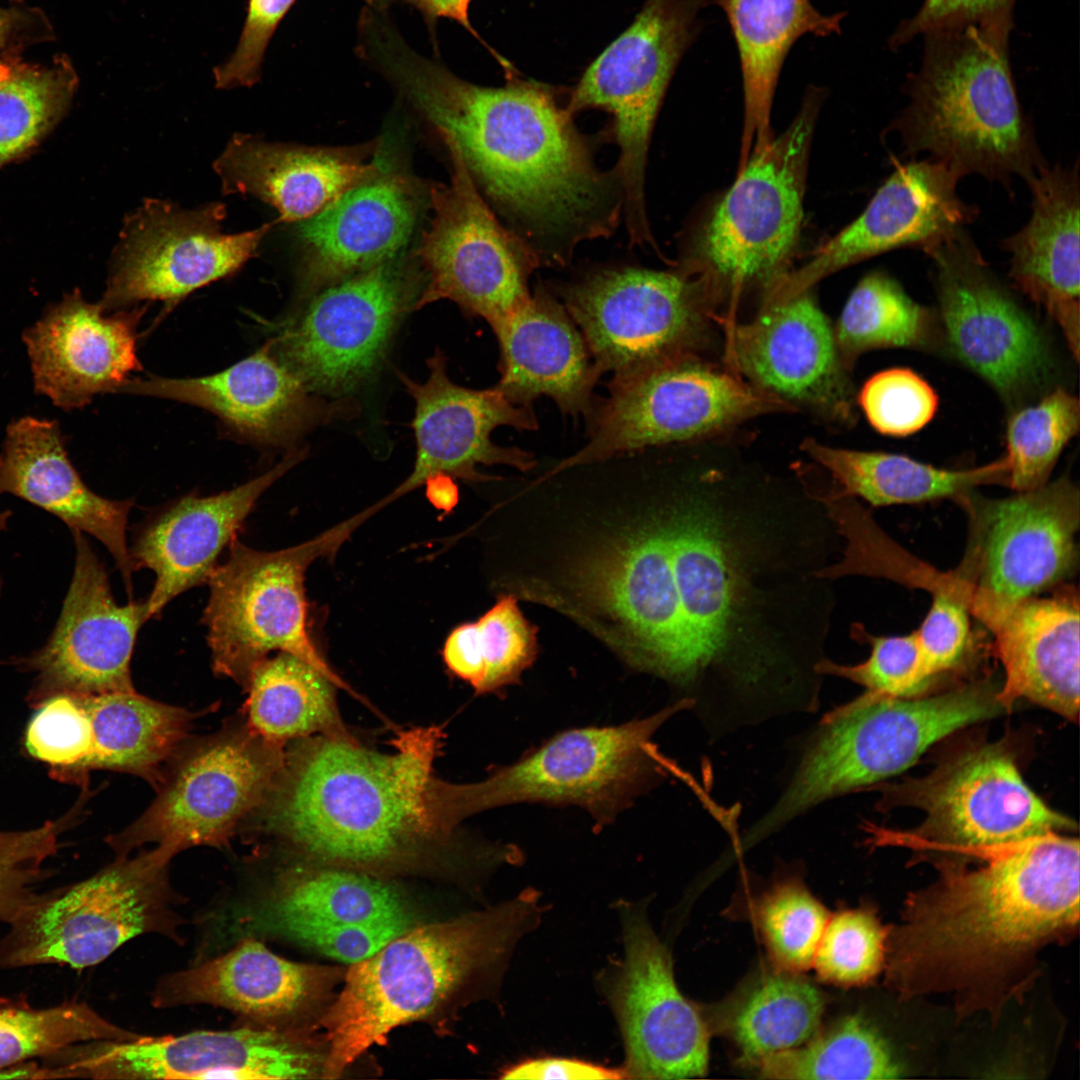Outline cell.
Wrapping results in <instances>:
<instances>
[{"label":"cell","instance_id":"obj_3","mask_svg":"<svg viewBox=\"0 0 1080 1080\" xmlns=\"http://www.w3.org/2000/svg\"><path fill=\"white\" fill-rule=\"evenodd\" d=\"M443 734L401 732L395 752L354 738L292 741L263 803L250 815L260 830L319 860L376 865L401 859L435 838L428 789Z\"/></svg>","mask_w":1080,"mask_h":1080},{"label":"cell","instance_id":"obj_45","mask_svg":"<svg viewBox=\"0 0 1080 1080\" xmlns=\"http://www.w3.org/2000/svg\"><path fill=\"white\" fill-rule=\"evenodd\" d=\"M78 79L66 57L50 65L0 62V167L31 151L67 111Z\"/></svg>","mask_w":1080,"mask_h":1080},{"label":"cell","instance_id":"obj_53","mask_svg":"<svg viewBox=\"0 0 1080 1080\" xmlns=\"http://www.w3.org/2000/svg\"><path fill=\"white\" fill-rule=\"evenodd\" d=\"M859 403L881 434L903 437L918 432L934 417L938 396L933 387L908 368L883 370L866 381Z\"/></svg>","mask_w":1080,"mask_h":1080},{"label":"cell","instance_id":"obj_46","mask_svg":"<svg viewBox=\"0 0 1080 1080\" xmlns=\"http://www.w3.org/2000/svg\"><path fill=\"white\" fill-rule=\"evenodd\" d=\"M758 1065L763 1077L777 1079H890L904 1072L888 1042L870 1023L856 1016Z\"/></svg>","mask_w":1080,"mask_h":1080},{"label":"cell","instance_id":"obj_64","mask_svg":"<svg viewBox=\"0 0 1080 1080\" xmlns=\"http://www.w3.org/2000/svg\"><path fill=\"white\" fill-rule=\"evenodd\" d=\"M10 515H11L10 511L0 512V531L3 530V529H6L7 522H8V519H9ZM0 590H1V580H0Z\"/></svg>","mask_w":1080,"mask_h":1080},{"label":"cell","instance_id":"obj_19","mask_svg":"<svg viewBox=\"0 0 1080 1080\" xmlns=\"http://www.w3.org/2000/svg\"><path fill=\"white\" fill-rule=\"evenodd\" d=\"M225 206L187 209L145 200L128 215L115 248L104 311L147 300L173 306L194 290L231 275L253 257L273 223L223 232Z\"/></svg>","mask_w":1080,"mask_h":1080},{"label":"cell","instance_id":"obj_18","mask_svg":"<svg viewBox=\"0 0 1080 1080\" xmlns=\"http://www.w3.org/2000/svg\"><path fill=\"white\" fill-rule=\"evenodd\" d=\"M699 284L639 267L591 272L564 289L599 372L623 378L686 357L702 328Z\"/></svg>","mask_w":1080,"mask_h":1080},{"label":"cell","instance_id":"obj_12","mask_svg":"<svg viewBox=\"0 0 1080 1080\" xmlns=\"http://www.w3.org/2000/svg\"><path fill=\"white\" fill-rule=\"evenodd\" d=\"M345 537L337 526L279 551L254 550L236 539L230 544L228 559L207 581L210 595L203 614L217 675L245 688L258 663L278 650L306 660L349 690L309 635L305 593L307 567L334 552Z\"/></svg>","mask_w":1080,"mask_h":1080},{"label":"cell","instance_id":"obj_8","mask_svg":"<svg viewBox=\"0 0 1080 1080\" xmlns=\"http://www.w3.org/2000/svg\"><path fill=\"white\" fill-rule=\"evenodd\" d=\"M173 856L154 847L117 855L93 876L37 894L0 938V969L96 965L144 934L178 940L182 919L168 869Z\"/></svg>","mask_w":1080,"mask_h":1080},{"label":"cell","instance_id":"obj_49","mask_svg":"<svg viewBox=\"0 0 1080 1080\" xmlns=\"http://www.w3.org/2000/svg\"><path fill=\"white\" fill-rule=\"evenodd\" d=\"M828 919L823 905L794 881L781 883L768 892L758 912L770 956L789 973L813 965Z\"/></svg>","mask_w":1080,"mask_h":1080},{"label":"cell","instance_id":"obj_33","mask_svg":"<svg viewBox=\"0 0 1080 1080\" xmlns=\"http://www.w3.org/2000/svg\"><path fill=\"white\" fill-rule=\"evenodd\" d=\"M117 392L199 406L242 436L269 445L297 437L313 413L309 391L278 357L272 340L219 373L184 379H131Z\"/></svg>","mask_w":1080,"mask_h":1080},{"label":"cell","instance_id":"obj_37","mask_svg":"<svg viewBox=\"0 0 1080 1080\" xmlns=\"http://www.w3.org/2000/svg\"><path fill=\"white\" fill-rule=\"evenodd\" d=\"M724 11L739 55L744 124L737 171L774 138L770 117L785 59L804 35L840 32L842 13H820L810 0H716Z\"/></svg>","mask_w":1080,"mask_h":1080},{"label":"cell","instance_id":"obj_63","mask_svg":"<svg viewBox=\"0 0 1080 1080\" xmlns=\"http://www.w3.org/2000/svg\"><path fill=\"white\" fill-rule=\"evenodd\" d=\"M31 17L18 7H0V51L8 46Z\"/></svg>","mask_w":1080,"mask_h":1080},{"label":"cell","instance_id":"obj_28","mask_svg":"<svg viewBox=\"0 0 1080 1080\" xmlns=\"http://www.w3.org/2000/svg\"><path fill=\"white\" fill-rule=\"evenodd\" d=\"M319 989L320 969L282 958L246 935L214 958L161 977L151 1000L156 1008L219 1007L242 1026L288 1033L286 1024L310 1006Z\"/></svg>","mask_w":1080,"mask_h":1080},{"label":"cell","instance_id":"obj_13","mask_svg":"<svg viewBox=\"0 0 1080 1080\" xmlns=\"http://www.w3.org/2000/svg\"><path fill=\"white\" fill-rule=\"evenodd\" d=\"M955 502L967 515L968 540L953 571L969 586L970 614L983 625L1076 570L1080 496L1069 478L1005 498L974 489Z\"/></svg>","mask_w":1080,"mask_h":1080},{"label":"cell","instance_id":"obj_31","mask_svg":"<svg viewBox=\"0 0 1080 1080\" xmlns=\"http://www.w3.org/2000/svg\"><path fill=\"white\" fill-rule=\"evenodd\" d=\"M12 494L98 539L113 556L126 589L135 569L126 541L131 500L92 492L70 462L58 424L23 417L8 428L0 453V494Z\"/></svg>","mask_w":1080,"mask_h":1080},{"label":"cell","instance_id":"obj_59","mask_svg":"<svg viewBox=\"0 0 1080 1080\" xmlns=\"http://www.w3.org/2000/svg\"><path fill=\"white\" fill-rule=\"evenodd\" d=\"M41 864L0 863V922L9 924L37 895Z\"/></svg>","mask_w":1080,"mask_h":1080},{"label":"cell","instance_id":"obj_4","mask_svg":"<svg viewBox=\"0 0 1080 1080\" xmlns=\"http://www.w3.org/2000/svg\"><path fill=\"white\" fill-rule=\"evenodd\" d=\"M1013 23L966 24L922 35L921 62L906 81L896 118L904 154L927 152L961 177L978 174L1010 187L1028 184L1047 163L1012 77Z\"/></svg>","mask_w":1080,"mask_h":1080},{"label":"cell","instance_id":"obj_6","mask_svg":"<svg viewBox=\"0 0 1080 1080\" xmlns=\"http://www.w3.org/2000/svg\"><path fill=\"white\" fill-rule=\"evenodd\" d=\"M989 679L933 695L902 698L865 691L826 713L808 739L787 785L744 834L745 846L783 828L814 806L876 784L913 765L934 743L1005 712Z\"/></svg>","mask_w":1080,"mask_h":1080},{"label":"cell","instance_id":"obj_5","mask_svg":"<svg viewBox=\"0 0 1080 1080\" xmlns=\"http://www.w3.org/2000/svg\"><path fill=\"white\" fill-rule=\"evenodd\" d=\"M529 892L490 912L412 927L352 964L322 1019L329 1042L323 1078L340 1077L391 1030L425 1017L475 970L514 944L532 915Z\"/></svg>","mask_w":1080,"mask_h":1080},{"label":"cell","instance_id":"obj_1","mask_svg":"<svg viewBox=\"0 0 1080 1080\" xmlns=\"http://www.w3.org/2000/svg\"><path fill=\"white\" fill-rule=\"evenodd\" d=\"M370 64L455 139L476 186L540 265L564 266L580 243L616 231L623 210L618 178L597 167L551 88L522 80L470 83L420 55L400 33L376 44Z\"/></svg>","mask_w":1080,"mask_h":1080},{"label":"cell","instance_id":"obj_54","mask_svg":"<svg viewBox=\"0 0 1080 1080\" xmlns=\"http://www.w3.org/2000/svg\"><path fill=\"white\" fill-rule=\"evenodd\" d=\"M92 746L90 718L79 695L61 693L48 699L26 732L28 752L57 767L87 769Z\"/></svg>","mask_w":1080,"mask_h":1080},{"label":"cell","instance_id":"obj_35","mask_svg":"<svg viewBox=\"0 0 1080 1080\" xmlns=\"http://www.w3.org/2000/svg\"><path fill=\"white\" fill-rule=\"evenodd\" d=\"M225 194L252 195L278 213L276 222H302L350 189L380 174L344 150L271 143L255 135L231 138L214 163Z\"/></svg>","mask_w":1080,"mask_h":1080},{"label":"cell","instance_id":"obj_25","mask_svg":"<svg viewBox=\"0 0 1080 1080\" xmlns=\"http://www.w3.org/2000/svg\"><path fill=\"white\" fill-rule=\"evenodd\" d=\"M74 572L60 617L46 645L31 659L44 688L95 695L134 690L130 661L146 602L120 606L108 575L83 533L72 530Z\"/></svg>","mask_w":1080,"mask_h":1080},{"label":"cell","instance_id":"obj_29","mask_svg":"<svg viewBox=\"0 0 1080 1080\" xmlns=\"http://www.w3.org/2000/svg\"><path fill=\"white\" fill-rule=\"evenodd\" d=\"M305 457L289 452L266 473L208 497L186 496L150 521L130 552L135 568L155 573L146 599L148 619L176 596L207 583L223 549L230 545L262 493Z\"/></svg>","mask_w":1080,"mask_h":1080},{"label":"cell","instance_id":"obj_30","mask_svg":"<svg viewBox=\"0 0 1080 1080\" xmlns=\"http://www.w3.org/2000/svg\"><path fill=\"white\" fill-rule=\"evenodd\" d=\"M1004 669L997 697L1025 698L1069 721L1079 715V597L1072 586L1025 599L984 625Z\"/></svg>","mask_w":1080,"mask_h":1080},{"label":"cell","instance_id":"obj_22","mask_svg":"<svg viewBox=\"0 0 1080 1080\" xmlns=\"http://www.w3.org/2000/svg\"><path fill=\"white\" fill-rule=\"evenodd\" d=\"M623 923L625 955L611 1000L624 1039V1078L704 1075L707 1028L678 989L668 951L640 912H626Z\"/></svg>","mask_w":1080,"mask_h":1080},{"label":"cell","instance_id":"obj_56","mask_svg":"<svg viewBox=\"0 0 1080 1080\" xmlns=\"http://www.w3.org/2000/svg\"><path fill=\"white\" fill-rule=\"evenodd\" d=\"M296 0H248L239 42L231 57L214 69L216 87H250L260 79L268 43Z\"/></svg>","mask_w":1080,"mask_h":1080},{"label":"cell","instance_id":"obj_11","mask_svg":"<svg viewBox=\"0 0 1080 1080\" xmlns=\"http://www.w3.org/2000/svg\"><path fill=\"white\" fill-rule=\"evenodd\" d=\"M285 746L255 733L242 717L187 742L165 766L157 796L134 822L110 837L117 855L154 844L173 857L195 846L222 847L264 801Z\"/></svg>","mask_w":1080,"mask_h":1080},{"label":"cell","instance_id":"obj_2","mask_svg":"<svg viewBox=\"0 0 1080 1080\" xmlns=\"http://www.w3.org/2000/svg\"><path fill=\"white\" fill-rule=\"evenodd\" d=\"M1079 841L1050 832L978 854L977 869L940 863L888 933L899 996L952 995L959 1012H997L1024 990L1036 955L1079 920Z\"/></svg>","mask_w":1080,"mask_h":1080},{"label":"cell","instance_id":"obj_14","mask_svg":"<svg viewBox=\"0 0 1080 1080\" xmlns=\"http://www.w3.org/2000/svg\"><path fill=\"white\" fill-rule=\"evenodd\" d=\"M924 252L933 262L945 349L1010 408L1051 390L1056 366L1046 337L966 230Z\"/></svg>","mask_w":1080,"mask_h":1080},{"label":"cell","instance_id":"obj_57","mask_svg":"<svg viewBox=\"0 0 1080 1080\" xmlns=\"http://www.w3.org/2000/svg\"><path fill=\"white\" fill-rule=\"evenodd\" d=\"M1016 0H924L914 16L902 21L889 39L898 49L918 36L966 24L1013 23Z\"/></svg>","mask_w":1080,"mask_h":1080},{"label":"cell","instance_id":"obj_48","mask_svg":"<svg viewBox=\"0 0 1080 1080\" xmlns=\"http://www.w3.org/2000/svg\"><path fill=\"white\" fill-rule=\"evenodd\" d=\"M1079 425V400L1063 387H1053L1032 404L1013 409L1005 437L1008 486L1027 491L1046 484Z\"/></svg>","mask_w":1080,"mask_h":1080},{"label":"cell","instance_id":"obj_23","mask_svg":"<svg viewBox=\"0 0 1080 1080\" xmlns=\"http://www.w3.org/2000/svg\"><path fill=\"white\" fill-rule=\"evenodd\" d=\"M960 178L931 158L898 166L863 213L820 247L808 263L776 281L766 302L806 292L829 274L890 250L917 247L925 251L965 229L978 209L959 197Z\"/></svg>","mask_w":1080,"mask_h":1080},{"label":"cell","instance_id":"obj_61","mask_svg":"<svg viewBox=\"0 0 1080 1080\" xmlns=\"http://www.w3.org/2000/svg\"><path fill=\"white\" fill-rule=\"evenodd\" d=\"M365 5L389 9L392 5H408L417 9L423 16L429 31L435 34L439 18H449L461 24L474 37L480 39L468 19L471 0H364Z\"/></svg>","mask_w":1080,"mask_h":1080},{"label":"cell","instance_id":"obj_47","mask_svg":"<svg viewBox=\"0 0 1080 1080\" xmlns=\"http://www.w3.org/2000/svg\"><path fill=\"white\" fill-rule=\"evenodd\" d=\"M140 1036L105 1019L85 1002L36 1008L25 999L0 997V1071L71 1045Z\"/></svg>","mask_w":1080,"mask_h":1080},{"label":"cell","instance_id":"obj_32","mask_svg":"<svg viewBox=\"0 0 1080 1080\" xmlns=\"http://www.w3.org/2000/svg\"><path fill=\"white\" fill-rule=\"evenodd\" d=\"M1029 221L1003 241L1018 290L1057 323L1076 361L1080 338L1079 168L1043 166L1028 183Z\"/></svg>","mask_w":1080,"mask_h":1080},{"label":"cell","instance_id":"obj_26","mask_svg":"<svg viewBox=\"0 0 1080 1080\" xmlns=\"http://www.w3.org/2000/svg\"><path fill=\"white\" fill-rule=\"evenodd\" d=\"M728 355L759 390L834 421L852 419L835 335L808 291L766 303L752 322L730 326Z\"/></svg>","mask_w":1080,"mask_h":1080},{"label":"cell","instance_id":"obj_15","mask_svg":"<svg viewBox=\"0 0 1080 1080\" xmlns=\"http://www.w3.org/2000/svg\"><path fill=\"white\" fill-rule=\"evenodd\" d=\"M438 132L452 173L450 184L431 190L433 218L416 251L427 281L414 309L448 299L493 326L531 296L529 278L540 262L484 200L455 139Z\"/></svg>","mask_w":1080,"mask_h":1080},{"label":"cell","instance_id":"obj_43","mask_svg":"<svg viewBox=\"0 0 1080 1080\" xmlns=\"http://www.w3.org/2000/svg\"><path fill=\"white\" fill-rule=\"evenodd\" d=\"M537 627L514 594H502L476 621L455 627L442 655L448 670L476 693H495L520 681L536 659Z\"/></svg>","mask_w":1080,"mask_h":1080},{"label":"cell","instance_id":"obj_9","mask_svg":"<svg viewBox=\"0 0 1080 1080\" xmlns=\"http://www.w3.org/2000/svg\"><path fill=\"white\" fill-rule=\"evenodd\" d=\"M716 0H647L634 22L586 69L566 111L612 115L619 158L613 168L623 196L631 245H654L645 204V176L654 124L674 71L696 40L699 13Z\"/></svg>","mask_w":1080,"mask_h":1080},{"label":"cell","instance_id":"obj_20","mask_svg":"<svg viewBox=\"0 0 1080 1080\" xmlns=\"http://www.w3.org/2000/svg\"><path fill=\"white\" fill-rule=\"evenodd\" d=\"M416 301L414 281L387 261L324 290L273 347L309 392L344 395L375 371Z\"/></svg>","mask_w":1080,"mask_h":1080},{"label":"cell","instance_id":"obj_62","mask_svg":"<svg viewBox=\"0 0 1080 1080\" xmlns=\"http://www.w3.org/2000/svg\"><path fill=\"white\" fill-rule=\"evenodd\" d=\"M424 484L427 486L428 498L438 508L450 510L457 503L458 489L452 477L436 475Z\"/></svg>","mask_w":1080,"mask_h":1080},{"label":"cell","instance_id":"obj_34","mask_svg":"<svg viewBox=\"0 0 1080 1080\" xmlns=\"http://www.w3.org/2000/svg\"><path fill=\"white\" fill-rule=\"evenodd\" d=\"M491 327L501 351L495 388L518 405L545 395L565 413H589L600 372L563 305L537 290Z\"/></svg>","mask_w":1080,"mask_h":1080},{"label":"cell","instance_id":"obj_10","mask_svg":"<svg viewBox=\"0 0 1080 1080\" xmlns=\"http://www.w3.org/2000/svg\"><path fill=\"white\" fill-rule=\"evenodd\" d=\"M882 807L911 806L925 819L911 832L870 825L871 840L976 857L987 849L1076 824L1047 806L1025 783L1001 742L953 754L928 775L882 788Z\"/></svg>","mask_w":1080,"mask_h":1080},{"label":"cell","instance_id":"obj_58","mask_svg":"<svg viewBox=\"0 0 1080 1080\" xmlns=\"http://www.w3.org/2000/svg\"><path fill=\"white\" fill-rule=\"evenodd\" d=\"M502 1079H622V1070L578 1059L546 1057L527 1060L506 1070Z\"/></svg>","mask_w":1080,"mask_h":1080},{"label":"cell","instance_id":"obj_60","mask_svg":"<svg viewBox=\"0 0 1080 1080\" xmlns=\"http://www.w3.org/2000/svg\"><path fill=\"white\" fill-rule=\"evenodd\" d=\"M56 849V830L51 823L31 831L0 832V863L42 864Z\"/></svg>","mask_w":1080,"mask_h":1080},{"label":"cell","instance_id":"obj_17","mask_svg":"<svg viewBox=\"0 0 1080 1080\" xmlns=\"http://www.w3.org/2000/svg\"><path fill=\"white\" fill-rule=\"evenodd\" d=\"M783 407L785 402L724 372L678 358L614 378L589 442L556 470L690 440Z\"/></svg>","mask_w":1080,"mask_h":1080},{"label":"cell","instance_id":"obj_16","mask_svg":"<svg viewBox=\"0 0 1080 1080\" xmlns=\"http://www.w3.org/2000/svg\"><path fill=\"white\" fill-rule=\"evenodd\" d=\"M823 90L809 88L790 126L745 166L699 241L711 273L737 293L774 273L789 257L803 219L808 162Z\"/></svg>","mask_w":1080,"mask_h":1080},{"label":"cell","instance_id":"obj_42","mask_svg":"<svg viewBox=\"0 0 1080 1080\" xmlns=\"http://www.w3.org/2000/svg\"><path fill=\"white\" fill-rule=\"evenodd\" d=\"M835 341L844 363L877 348H945L939 315L914 301L897 280L874 271L859 281L840 316Z\"/></svg>","mask_w":1080,"mask_h":1080},{"label":"cell","instance_id":"obj_24","mask_svg":"<svg viewBox=\"0 0 1080 1080\" xmlns=\"http://www.w3.org/2000/svg\"><path fill=\"white\" fill-rule=\"evenodd\" d=\"M428 367L430 374L424 383L399 373L415 403L412 427L416 457L411 474L380 504L420 487L436 475L483 481L489 477L478 473L479 465L503 464L523 472L534 467L530 453L498 446L490 437L499 426L536 429L537 420L530 406L513 403L495 387L474 390L455 384L447 375L441 351L428 360Z\"/></svg>","mask_w":1080,"mask_h":1080},{"label":"cell","instance_id":"obj_50","mask_svg":"<svg viewBox=\"0 0 1080 1080\" xmlns=\"http://www.w3.org/2000/svg\"><path fill=\"white\" fill-rule=\"evenodd\" d=\"M409 912L363 923H336L282 916L267 918L241 928L242 936L278 935L314 949L330 958L355 964L411 929Z\"/></svg>","mask_w":1080,"mask_h":1080},{"label":"cell","instance_id":"obj_7","mask_svg":"<svg viewBox=\"0 0 1080 1080\" xmlns=\"http://www.w3.org/2000/svg\"><path fill=\"white\" fill-rule=\"evenodd\" d=\"M691 708L689 700L679 699L643 719L563 731L479 782L453 784L433 777L428 789L431 819L445 836L485 810L542 803L579 806L602 828L667 771H679L656 750L652 737L671 716Z\"/></svg>","mask_w":1080,"mask_h":1080},{"label":"cell","instance_id":"obj_39","mask_svg":"<svg viewBox=\"0 0 1080 1080\" xmlns=\"http://www.w3.org/2000/svg\"><path fill=\"white\" fill-rule=\"evenodd\" d=\"M803 449L821 464L845 495L870 505L915 504L938 499L956 500L979 486H1008L1005 456L969 469H945L901 454L838 449L808 440Z\"/></svg>","mask_w":1080,"mask_h":1080},{"label":"cell","instance_id":"obj_36","mask_svg":"<svg viewBox=\"0 0 1080 1080\" xmlns=\"http://www.w3.org/2000/svg\"><path fill=\"white\" fill-rule=\"evenodd\" d=\"M415 219L414 197L397 176L350 189L299 226L308 252L304 285L315 290L390 261L406 245Z\"/></svg>","mask_w":1080,"mask_h":1080},{"label":"cell","instance_id":"obj_40","mask_svg":"<svg viewBox=\"0 0 1080 1080\" xmlns=\"http://www.w3.org/2000/svg\"><path fill=\"white\" fill-rule=\"evenodd\" d=\"M336 688L311 663L279 651L252 671L243 718L255 733L282 746L314 735L353 738L340 718Z\"/></svg>","mask_w":1080,"mask_h":1080},{"label":"cell","instance_id":"obj_38","mask_svg":"<svg viewBox=\"0 0 1080 1080\" xmlns=\"http://www.w3.org/2000/svg\"><path fill=\"white\" fill-rule=\"evenodd\" d=\"M79 696L93 733L87 769L136 775L155 789L165 766L187 740L192 722L199 716L135 690Z\"/></svg>","mask_w":1080,"mask_h":1080},{"label":"cell","instance_id":"obj_44","mask_svg":"<svg viewBox=\"0 0 1080 1080\" xmlns=\"http://www.w3.org/2000/svg\"><path fill=\"white\" fill-rule=\"evenodd\" d=\"M824 1001L810 983L776 975L756 984L739 1003L731 1024L742 1057L752 1063L794 1049L817 1032Z\"/></svg>","mask_w":1080,"mask_h":1080},{"label":"cell","instance_id":"obj_21","mask_svg":"<svg viewBox=\"0 0 1080 1080\" xmlns=\"http://www.w3.org/2000/svg\"><path fill=\"white\" fill-rule=\"evenodd\" d=\"M60 1078L302 1079L316 1060L293 1034L238 1026L177 1036L95 1040L49 1057Z\"/></svg>","mask_w":1080,"mask_h":1080},{"label":"cell","instance_id":"obj_55","mask_svg":"<svg viewBox=\"0 0 1080 1080\" xmlns=\"http://www.w3.org/2000/svg\"><path fill=\"white\" fill-rule=\"evenodd\" d=\"M969 594L956 586L932 594V604L916 630L920 676L929 687L960 665L970 646Z\"/></svg>","mask_w":1080,"mask_h":1080},{"label":"cell","instance_id":"obj_52","mask_svg":"<svg viewBox=\"0 0 1080 1080\" xmlns=\"http://www.w3.org/2000/svg\"><path fill=\"white\" fill-rule=\"evenodd\" d=\"M855 638L870 645V655L862 663L843 665L825 658L817 671L861 685L866 691L895 697L912 698L928 689L920 676L919 646L916 632L897 636H873L856 625Z\"/></svg>","mask_w":1080,"mask_h":1080},{"label":"cell","instance_id":"obj_41","mask_svg":"<svg viewBox=\"0 0 1080 1080\" xmlns=\"http://www.w3.org/2000/svg\"><path fill=\"white\" fill-rule=\"evenodd\" d=\"M408 912L388 883L340 869L293 868L271 888L243 904L237 922L243 928L267 918L293 916L336 923H363Z\"/></svg>","mask_w":1080,"mask_h":1080},{"label":"cell","instance_id":"obj_51","mask_svg":"<svg viewBox=\"0 0 1080 1080\" xmlns=\"http://www.w3.org/2000/svg\"><path fill=\"white\" fill-rule=\"evenodd\" d=\"M888 932L875 915L849 909L829 917L813 965L819 976L842 986L862 985L885 965Z\"/></svg>","mask_w":1080,"mask_h":1080},{"label":"cell","instance_id":"obj_27","mask_svg":"<svg viewBox=\"0 0 1080 1080\" xmlns=\"http://www.w3.org/2000/svg\"><path fill=\"white\" fill-rule=\"evenodd\" d=\"M145 308L106 315L80 292L66 295L26 329L35 390L64 410L81 408L95 395L117 392L140 370L137 325Z\"/></svg>","mask_w":1080,"mask_h":1080}]
</instances>
